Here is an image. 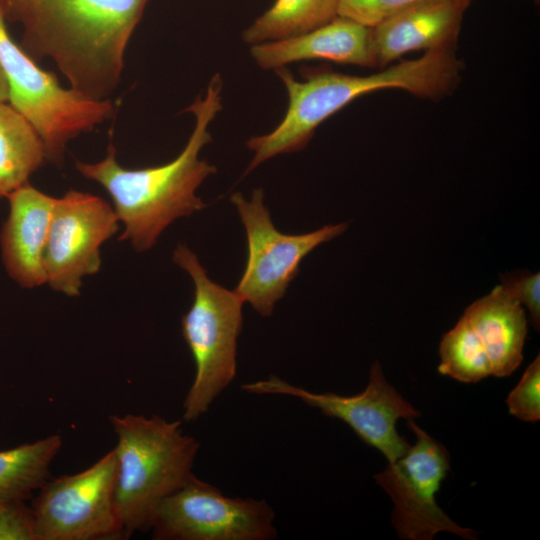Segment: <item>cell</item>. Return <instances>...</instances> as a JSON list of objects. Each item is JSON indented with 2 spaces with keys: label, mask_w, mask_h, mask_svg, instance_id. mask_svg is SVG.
Listing matches in <instances>:
<instances>
[{
  "label": "cell",
  "mask_w": 540,
  "mask_h": 540,
  "mask_svg": "<svg viewBox=\"0 0 540 540\" xmlns=\"http://www.w3.org/2000/svg\"><path fill=\"white\" fill-rule=\"evenodd\" d=\"M149 0H0L23 29L21 48L51 58L76 92L104 100L117 87L127 43Z\"/></svg>",
  "instance_id": "1"
},
{
  "label": "cell",
  "mask_w": 540,
  "mask_h": 540,
  "mask_svg": "<svg viewBox=\"0 0 540 540\" xmlns=\"http://www.w3.org/2000/svg\"><path fill=\"white\" fill-rule=\"evenodd\" d=\"M222 87L221 76L213 75L205 95H199L185 109L193 113L195 127L183 151L169 163L142 169L123 168L116 160L112 142L103 160L76 162L84 177L98 182L109 193L118 220L124 225L120 240L129 241L138 252L152 248L176 219L206 207L196 190L217 168L200 159L199 154L212 142L209 126L222 110Z\"/></svg>",
  "instance_id": "2"
},
{
  "label": "cell",
  "mask_w": 540,
  "mask_h": 540,
  "mask_svg": "<svg viewBox=\"0 0 540 540\" xmlns=\"http://www.w3.org/2000/svg\"><path fill=\"white\" fill-rule=\"evenodd\" d=\"M462 67L452 48H441L368 76L322 71L299 81L286 67L278 68L275 73L286 88L288 108L275 129L246 142L254 156L244 175L276 155L302 150L323 121L362 95L398 88L439 98L457 86Z\"/></svg>",
  "instance_id": "3"
},
{
  "label": "cell",
  "mask_w": 540,
  "mask_h": 540,
  "mask_svg": "<svg viewBox=\"0 0 540 540\" xmlns=\"http://www.w3.org/2000/svg\"><path fill=\"white\" fill-rule=\"evenodd\" d=\"M117 437L115 500L124 538L150 530L160 503L193 474L199 442L180 421L160 416L111 415Z\"/></svg>",
  "instance_id": "4"
},
{
  "label": "cell",
  "mask_w": 540,
  "mask_h": 540,
  "mask_svg": "<svg viewBox=\"0 0 540 540\" xmlns=\"http://www.w3.org/2000/svg\"><path fill=\"white\" fill-rule=\"evenodd\" d=\"M173 262L194 283L193 303L181 319L182 335L195 362L194 379L183 404V419L194 421L208 411L235 378L237 339L245 302L234 290L212 281L186 245L175 248Z\"/></svg>",
  "instance_id": "5"
},
{
  "label": "cell",
  "mask_w": 540,
  "mask_h": 540,
  "mask_svg": "<svg viewBox=\"0 0 540 540\" xmlns=\"http://www.w3.org/2000/svg\"><path fill=\"white\" fill-rule=\"evenodd\" d=\"M5 21L0 5V64L8 82V101L37 132L46 158L61 164L67 142L108 119L112 104L61 87L54 73L41 69L13 41Z\"/></svg>",
  "instance_id": "6"
},
{
  "label": "cell",
  "mask_w": 540,
  "mask_h": 540,
  "mask_svg": "<svg viewBox=\"0 0 540 540\" xmlns=\"http://www.w3.org/2000/svg\"><path fill=\"white\" fill-rule=\"evenodd\" d=\"M230 201L244 225L248 252L234 291L258 314L268 317L297 276L302 260L321 244L341 235L348 223L325 225L304 234H284L271 220L262 188L254 189L249 200L235 192Z\"/></svg>",
  "instance_id": "7"
},
{
  "label": "cell",
  "mask_w": 540,
  "mask_h": 540,
  "mask_svg": "<svg viewBox=\"0 0 540 540\" xmlns=\"http://www.w3.org/2000/svg\"><path fill=\"white\" fill-rule=\"evenodd\" d=\"M116 475L112 449L81 472L49 479L31 505L36 540L124 538L116 508Z\"/></svg>",
  "instance_id": "8"
},
{
  "label": "cell",
  "mask_w": 540,
  "mask_h": 540,
  "mask_svg": "<svg viewBox=\"0 0 540 540\" xmlns=\"http://www.w3.org/2000/svg\"><path fill=\"white\" fill-rule=\"evenodd\" d=\"M408 426L415 443L374 475L393 502L391 523L399 538L432 540L440 532H449L466 540L477 539V531L458 525L436 502L435 495L450 471L448 450L414 420Z\"/></svg>",
  "instance_id": "9"
},
{
  "label": "cell",
  "mask_w": 540,
  "mask_h": 540,
  "mask_svg": "<svg viewBox=\"0 0 540 540\" xmlns=\"http://www.w3.org/2000/svg\"><path fill=\"white\" fill-rule=\"evenodd\" d=\"M275 514L264 500L229 497L194 474L154 515L155 540H271Z\"/></svg>",
  "instance_id": "10"
},
{
  "label": "cell",
  "mask_w": 540,
  "mask_h": 540,
  "mask_svg": "<svg viewBox=\"0 0 540 540\" xmlns=\"http://www.w3.org/2000/svg\"><path fill=\"white\" fill-rule=\"evenodd\" d=\"M253 394H275L298 398L323 415L346 423L367 445L379 450L388 463L403 456L409 444L399 435V419L415 420L420 412L385 378L379 362L372 364L365 389L355 395L332 392L315 393L271 375L266 379L243 384Z\"/></svg>",
  "instance_id": "11"
},
{
  "label": "cell",
  "mask_w": 540,
  "mask_h": 540,
  "mask_svg": "<svg viewBox=\"0 0 540 540\" xmlns=\"http://www.w3.org/2000/svg\"><path fill=\"white\" fill-rule=\"evenodd\" d=\"M118 229V217L104 199L76 190L56 198L44 252L46 283L79 295L82 278L100 270L102 244Z\"/></svg>",
  "instance_id": "12"
},
{
  "label": "cell",
  "mask_w": 540,
  "mask_h": 540,
  "mask_svg": "<svg viewBox=\"0 0 540 540\" xmlns=\"http://www.w3.org/2000/svg\"><path fill=\"white\" fill-rule=\"evenodd\" d=\"M470 3L466 0H424L370 27L376 67H383L413 50L452 48Z\"/></svg>",
  "instance_id": "13"
},
{
  "label": "cell",
  "mask_w": 540,
  "mask_h": 540,
  "mask_svg": "<svg viewBox=\"0 0 540 540\" xmlns=\"http://www.w3.org/2000/svg\"><path fill=\"white\" fill-rule=\"evenodd\" d=\"M7 198L9 215L0 234L3 264L21 287L40 286L46 283L44 252L56 198L29 183Z\"/></svg>",
  "instance_id": "14"
},
{
  "label": "cell",
  "mask_w": 540,
  "mask_h": 540,
  "mask_svg": "<svg viewBox=\"0 0 540 540\" xmlns=\"http://www.w3.org/2000/svg\"><path fill=\"white\" fill-rule=\"evenodd\" d=\"M250 53L257 65L266 70L306 60L376 66L371 28L340 16L298 36L252 45Z\"/></svg>",
  "instance_id": "15"
},
{
  "label": "cell",
  "mask_w": 540,
  "mask_h": 540,
  "mask_svg": "<svg viewBox=\"0 0 540 540\" xmlns=\"http://www.w3.org/2000/svg\"><path fill=\"white\" fill-rule=\"evenodd\" d=\"M463 315L476 331L492 367V376H510L523 360L527 336L524 307L501 285L471 303Z\"/></svg>",
  "instance_id": "16"
},
{
  "label": "cell",
  "mask_w": 540,
  "mask_h": 540,
  "mask_svg": "<svg viewBox=\"0 0 540 540\" xmlns=\"http://www.w3.org/2000/svg\"><path fill=\"white\" fill-rule=\"evenodd\" d=\"M46 159L31 124L11 105L0 103V198L28 183Z\"/></svg>",
  "instance_id": "17"
},
{
  "label": "cell",
  "mask_w": 540,
  "mask_h": 540,
  "mask_svg": "<svg viewBox=\"0 0 540 540\" xmlns=\"http://www.w3.org/2000/svg\"><path fill=\"white\" fill-rule=\"evenodd\" d=\"M62 447L58 434L0 451V502L26 501L50 477Z\"/></svg>",
  "instance_id": "18"
},
{
  "label": "cell",
  "mask_w": 540,
  "mask_h": 540,
  "mask_svg": "<svg viewBox=\"0 0 540 540\" xmlns=\"http://www.w3.org/2000/svg\"><path fill=\"white\" fill-rule=\"evenodd\" d=\"M339 0H275L244 30L242 39L252 45L298 36L337 16Z\"/></svg>",
  "instance_id": "19"
},
{
  "label": "cell",
  "mask_w": 540,
  "mask_h": 540,
  "mask_svg": "<svg viewBox=\"0 0 540 540\" xmlns=\"http://www.w3.org/2000/svg\"><path fill=\"white\" fill-rule=\"evenodd\" d=\"M439 356L438 372L459 382L476 383L492 376L487 353L464 315L443 335Z\"/></svg>",
  "instance_id": "20"
},
{
  "label": "cell",
  "mask_w": 540,
  "mask_h": 540,
  "mask_svg": "<svg viewBox=\"0 0 540 540\" xmlns=\"http://www.w3.org/2000/svg\"><path fill=\"white\" fill-rule=\"evenodd\" d=\"M506 404L509 413L525 422L540 419V356L530 363L517 385L509 393Z\"/></svg>",
  "instance_id": "21"
},
{
  "label": "cell",
  "mask_w": 540,
  "mask_h": 540,
  "mask_svg": "<svg viewBox=\"0 0 540 540\" xmlns=\"http://www.w3.org/2000/svg\"><path fill=\"white\" fill-rule=\"evenodd\" d=\"M501 286L529 312L535 330L540 327V274L528 270H516L501 274Z\"/></svg>",
  "instance_id": "22"
},
{
  "label": "cell",
  "mask_w": 540,
  "mask_h": 540,
  "mask_svg": "<svg viewBox=\"0 0 540 540\" xmlns=\"http://www.w3.org/2000/svg\"><path fill=\"white\" fill-rule=\"evenodd\" d=\"M421 1L424 0H339L337 16L372 27L384 18Z\"/></svg>",
  "instance_id": "23"
},
{
  "label": "cell",
  "mask_w": 540,
  "mask_h": 540,
  "mask_svg": "<svg viewBox=\"0 0 540 540\" xmlns=\"http://www.w3.org/2000/svg\"><path fill=\"white\" fill-rule=\"evenodd\" d=\"M0 540H36L33 512L25 501L0 502Z\"/></svg>",
  "instance_id": "24"
},
{
  "label": "cell",
  "mask_w": 540,
  "mask_h": 540,
  "mask_svg": "<svg viewBox=\"0 0 540 540\" xmlns=\"http://www.w3.org/2000/svg\"><path fill=\"white\" fill-rule=\"evenodd\" d=\"M9 99V87L4 73V70L0 64V103H6Z\"/></svg>",
  "instance_id": "25"
},
{
  "label": "cell",
  "mask_w": 540,
  "mask_h": 540,
  "mask_svg": "<svg viewBox=\"0 0 540 540\" xmlns=\"http://www.w3.org/2000/svg\"><path fill=\"white\" fill-rule=\"evenodd\" d=\"M532 1H534V2L537 3V4L539 3V0H532Z\"/></svg>",
  "instance_id": "26"
}]
</instances>
